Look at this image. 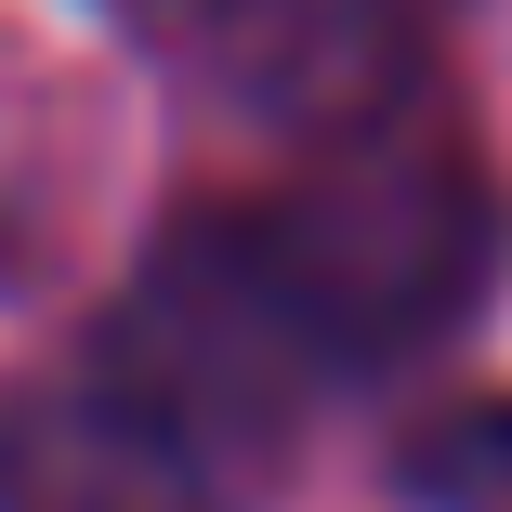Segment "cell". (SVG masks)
Returning <instances> with one entry per match:
<instances>
[{"mask_svg":"<svg viewBox=\"0 0 512 512\" xmlns=\"http://www.w3.org/2000/svg\"><path fill=\"white\" fill-rule=\"evenodd\" d=\"M224 486L237 460L106 355H79L27 421H0V512H224Z\"/></svg>","mask_w":512,"mask_h":512,"instance_id":"cell-1","label":"cell"},{"mask_svg":"<svg viewBox=\"0 0 512 512\" xmlns=\"http://www.w3.org/2000/svg\"><path fill=\"white\" fill-rule=\"evenodd\" d=\"M407 512H512V394H473V407H434L394 460Z\"/></svg>","mask_w":512,"mask_h":512,"instance_id":"cell-2","label":"cell"}]
</instances>
